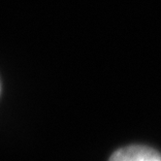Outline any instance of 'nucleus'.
Returning <instances> with one entry per match:
<instances>
[{"label": "nucleus", "instance_id": "1", "mask_svg": "<svg viewBox=\"0 0 161 161\" xmlns=\"http://www.w3.org/2000/svg\"><path fill=\"white\" fill-rule=\"evenodd\" d=\"M109 161H161L159 153L152 147L131 145L114 152Z\"/></svg>", "mask_w": 161, "mask_h": 161}, {"label": "nucleus", "instance_id": "2", "mask_svg": "<svg viewBox=\"0 0 161 161\" xmlns=\"http://www.w3.org/2000/svg\"><path fill=\"white\" fill-rule=\"evenodd\" d=\"M0 90H1V86H0Z\"/></svg>", "mask_w": 161, "mask_h": 161}]
</instances>
